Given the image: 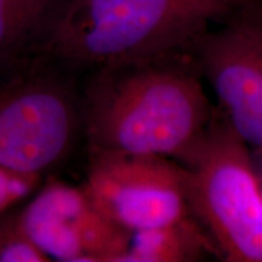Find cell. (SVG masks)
Segmentation results:
<instances>
[{
    "label": "cell",
    "instance_id": "9c48e42d",
    "mask_svg": "<svg viewBox=\"0 0 262 262\" xmlns=\"http://www.w3.org/2000/svg\"><path fill=\"white\" fill-rule=\"evenodd\" d=\"M64 0H0V58L38 52Z\"/></svg>",
    "mask_w": 262,
    "mask_h": 262
},
{
    "label": "cell",
    "instance_id": "52a82bcc",
    "mask_svg": "<svg viewBox=\"0 0 262 262\" xmlns=\"http://www.w3.org/2000/svg\"><path fill=\"white\" fill-rule=\"evenodd\" d=\"M18 220L50 261L120 262L133 238L96 210L83 188L61 181L41 188L18 210Z\"/></svg>",
    "mask_w": 262,
    "mask_h": 262
},
{
    "label": "cell",
    "instance_id": "ba28073f",
    "mask_svg": "<svg viewBox=\"0 0 262 262\" xmlns=\"http://www.w3.org/2000/svg\"><path fill=\"white\" fill-rule=\"evenodd\" d=\"M120 262H193L206 255L220 257L205 229L191 214L162 227L133 233Z\"/></svg>",
    "mask_w": 262,
    "mask_h": 262
},
{
    "label": "cell",
    "instance_id": "8992f818",
    "mask_svg": "<svg viewBox=\"0 0 262 262\" xmlns=\"http://www.w3.org/2000/svg\"><path fill=\"white\" fill-rule=\"evenodd\" d=\"M189 51L210 81L225 116L248 145L262 147V10L255 0L217 31L193 39Z\"/></svg>",
    "mask_w": 262,
    "mask_h": 262
},
{
    "label": "cell",
    "instance_id": "3957f363",
    "mask_svg": "<svg viewBox=\"0 0 262 262\" xmlns=\"http://www.w3.org/2000/svg\"><path fill=\"white\" fill-rule=\"evenodd\" d=\"M181 166L188 212L227 262L262 261V191L248 143L224 112L171 157Z\"/></svg>",
    "mask_w": 262,
    "mask_h": 262
},
{
    "label": "cell",
    "instance_id": "30bf717a",
    "mask_svg": "<svg viewBox=\"0 0 262 262\" xmlns=\"http://www.w3.org/2000/svg\"><path fill=\"white\" fill-rule=\"evenodd\" d=\"M45 256L29 241L18 220V211L0 214V262H48Z\"/></svg>",
    "mask_w": 262,
    "mask_h": 262
},
{
    "label": "cell",
    "instance_id": "6da1fadb",
    "mask_svg": "<svg viewBox=\"0 0 262 262\" xmlns=\"http://www.w3.org/2000/svg\"><path fill=\"white\" fill-rule=\"evenodd\" d=\"M201 78L188 48L94 68L79 103L89 150L171 158L211 118Z\"/></svg>",
    "mask_w": 262,
    "mask_h": 262
},
{
    "label": "cell",
    "instance_id": "8fae6325",
    "mask_svg": "<svg viewBox=\"0 0 262 262\" xmlns=\"http://www.w3.org/2000/svg\"><path fill=\"white\" fill-rule=\"evenodd\" d=\"M42 176L15 171L0 165V214L14 209L40 186Z\"/></svg>",
    "mask_w": 262,
    "mask_h": 262
},
{
    "label": "cell",
    "instance_id": "277c9868",
    "mask_svg": "<svg viewBox=\"0 0 262 262\" xmlns=\"http://www.w3.org/2000/svg\"><path fill=\"white\" fill-rule=\"evenodd\" d=\"M67 73L40 52L0 58V165L44 178L67 157L80 127Z\"/></svg>",
    "mask_w": 262,
    "mask_h": 262
},
{
    "label": "cell",
    "instance_id": "7a4b0ae2",
    "mask_svg": "<svg viewBox=\"0 0 262 262\" xmlns=\"http://www.w3.org/2000/svg\"><path fill=\"white\" fill-rule=\"evenodd\" d=\"M255 0H64L38 52L70 72L188 48Z\"/></svg>",
    "mask_w": 262,
    "mask_h": 262
},
{
    "label": "cell",
    "instance_id": "5b68a950",
    "mask_svg": "<svg viewBox=\"0 0 262 262\" xmlns=\"http://www.w3.org/2000/svg\"><path fill=\"white\" fill-rule=\"evenodd\" d=\"M83 189L96 210L131 233L173 224L189 214L181 166L165 156L90 152Z\"/></svg>",
    "mask_w": 262,
    "mask_h": 262
}]
</instances>
